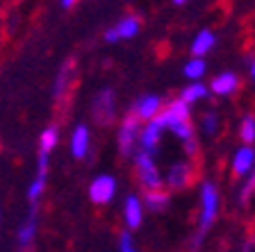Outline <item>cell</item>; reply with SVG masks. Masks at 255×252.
I'll list each match as a JSON object with an SVG mask.
<instances>
[{"label":"cell","mask_w":255,"mask_h":252,"mask_svg":"<svg viewBox=\"0 0 255 252\" xmlns=\"http://www.w3.org/2000/svg\"><path fill=\"white\" fill-rule=\"evenodd\" d=\"M201 230H198V237L194 248H198L201 243L203 234H205L210 227H212L214 218H217V211H219V193H217V186L212 182H205L203 184V191H201Z\"/></svg>","instance_id":"6da1fadb"},{"label":"cell","mask_w":255,"mask_h":252,"mask_svg":"<svg viewBox=\"0 0 255 252\" xmlns=\"http://www.w3.org/2000/svg\"><path fill=\"white\" fill-rule=\"evenodd\" d=\"M137 164V177L139 182L146 186V189H159L162 186V177H159V170L155 166V162L150 159V153H139L134 157Z\"/></svg>","instance_id":"7a4b0ae2"},{"label":"cell","mask_w":255,"mask_h":252,"mask_svg":"<svg viewBox=\"0 0 255 252\" xmlns=\"http://www.w3.org/2000/svg\"><path fill=\"white\" fill-rule=\"evenodd\" d=\"M114 193H117V179L110 177V175H98V177L91 182L89 198L94 200L96 205H107V202H112Z\"/></svg>","instance_id":"3957f363"},{"label":"cell","mask_w":255,"mask_h":252,"mask_svg":"<svg viewBox=\"0 0 255 252\" xmlns=\"http://www.w3.org/2000/svg\"><path fill=\"white\" fill-rule=\"evenodd\" d=\"M162 130H164V123H162V118H159L157 114H155L153 118H148V125L143 127L141 134H137L143 153H155V148H157V143H159V134H162Z\"/></svg>","instance_id":"277c9868"},{"label":"cell","mask_w":255,"mask_h":252,"mask_svg":"<svg viewBox=\"0 0 255 252\" xmlns=\"http://www.w3.org/2000/svg\"><path fill=\"white\" fill-rule=\"evenodd\" d=\"M137 134H139V118L132 116H126V121H123L121 130H119V146H121V153L123 155H130L134 148V141H137Z\"/></svg>","instance_id":"5b68a950"},{"label":"cell","mask_w":255,"mask_h":252,"mask_svg":"<svg viewBox=\"0 0 255 252\" xmlns=\"http://www.w3.org/2000/svg\"><path fill=\"white\" fill-rule=\"evenodd\" d=\"M191 182H194V166L187 164V162L175 164V166L169 170V175H166V184L175 191L187 189Z\"/></svg>","instance_id":"8992f818"},{"label":"cell","mask_w":255,"mask_h":252,"mask_svg":"<svg viewBox=\"0 0 255 252\" xmlns=\"http://www.w3.org/2000/svg\"><path fill=\"white\" fill-rule=\"evenodd\" d=\"M94 116L101 125H110L114 118V95L112 91H101V95H96L94 102Z\"/></svg>","instance_id":"52a82bcc"},{"label":"cell","mask_w":255,"mask_h":252,"mask_svg":"<svg viewBox=\"0 0 255 252\" xmlns=\"http://www.w3.org/2000/svg\"><path fill=\"white\" fill-rule=\"evenodd\" d=\"M134 116H137L139 121H148V118H153L155 114H159V109H162V100L157 98V95H143V98H139L137 102H134Z\"/></svg>","instance_id":"ba28073f"},{"label":"cell","mask_w":255,"mask_h":252,"mask_svg":"<svg viewBox=\"0 0 255 252\" xmlns=\"http://www.w3.org/2000/svg\"><path fill=\"white\" fill-rule=\"evenodd\" d=\"M237 86H239V80L235 73H221L212 80V91L217 95H230L237 91Z\"/></svg>","instance_id":"9c48e42d"},{"label":"cell","mask_w":255,"mask_h":252,"mask_svg":"<svg viewBox=\"0 0 255 252\" xmlns=\"http://www.w3.org/2000/svg\"><path fill=\"white\" fill-rule=\"evenodd\" d=\"M214 43H217L214 32H210V30L198 32L196 39H194V43H191V55H194V57H203V55H207L210 50H212Z\"/></svg>","instance_id":"30bf717a"},{"label":"cell","mask_w":255,"mask_h":252,"mask_svg":"<svg viewBox=\"0 0 255 252\" xmlns=\"http://www.w3.org/2000/svg\"><path fill=\"white\" fill-rule=\"evenodd\" d=\"M253 164H255V150L253 148H239L237 150V155H235V159H233V168H235V173L237 175H246L253 168Z\"/></svg>","instance_id":"8fae6325"},{"label":"cell","mask_w":255,"mask_h":252,"mask_svg":"<svg viewBox=\"0 0 255 252\" xmlns=\"http://www.w3.org/2000/svg\"><path fill=\"white\" fill-rule=\"evenodd\" d=\"M71 150L78 159L87 157V150H89V130L85 125H78L71 137Z\"/></svg>","instance_id":"7c38bea8"},{"label":"cell","mask_w":255,"mask_h":252,"mask_svg":"<svg viewBox=\"0 0 255 252\" xmlns=\"http://www.w3.org/2000/svg\"><path fill=\"white\" fill-rule=\"evenodd\" d=\"M126 223L130 230H137L141 225V202L134 195H130L126 200Z\"/></svg>","instance_id":"4fadbf2b"},{"label":"cell","mask_w":255,"mask_h":252,"mask_svg":"<svg viewBox=\"0 0 255 252\" xmlns=\"http://www.w3.org/2000/svg\"><path fill=\"white\" fill-rule=\"evenodd\" d=\"M143 202H146V207H148L150 211H164L166 205H169V193L162 189H148Z\"/></svg>","instance_id":"5bb4252c"},{"label":"cell","mask_w":255,"mask_h":252,"mask_svg":"<svg viewBox=\"0 0 255 252\" xmlns=\"http://www.w3.org/2000/svg\"><path fill=\"white\" fill-rule=\"evenodd\" d=\"M114 30H117L119 39H132L134 34L139 32V18L137 16H126V18H123Z\"/></svg>","instance_id":"9a60e30c"},{"label":"cell","mask_w":255,"mask_h":252,"mask_svg":"<svg viewBox=\"0 0 255 252\" xmlns=\"http://www.w3.org/2000/svg\"><path fill=\"white\" fill-rule=\"evenodd\" d=\"M171 132H173L178 139H182V141H189V139H194V127H191V121L189 118H180V121H173L171 123Z\"/></svg>","instance_id":"2e32d148"},{"label":"cell","mask_w":255,"mask_h":252,"mask_svg":"<svg viewBox=\"0 0 255 252\" xmlns=\"http://www.w3.org/2000/svg\"><path fill=\"white\" fill-rule=\"evenodd\" d=\"M203 95H207V89L203 86V84H189L185 91L180 93V100H185L187 105H191V102H196V100H201Z\"/></svg>","instance_id":"e0dca14e"},{"label":"cell","mask_w":255,"mask_h":252,"mask_svg":"<svg viewBox=\"0 0 255 252\" xmlns=\"http://www.w3.org/2000/svg\"><path fill=\"white\" fill-rule=\"evenodd\" d=\"M239 137L244 143H253L255 141V118L253 116H246L242 125H239Z\"/></svg>","instance_id":"ac0fdd59"},{"label":"cell","mask_w":255,"mask_h":252,"mask_svg":"<svg viewBox=\"0 0 255 252\" xmlns=\"http://www.w3.org/2000/svg\"><path fill=\"white\" fill-rule=\"evenodd\" d=\"M39 146H41V153L50 155V150L57 146V130H55V127H48L46 132H41V141H39Z\"/></svg>","instance_id":"d6986e66"},{"label":"cell","mask_w":255,"mask_h":252,"mask_svg":"<svg viewBox=\"0 0 255 252\" xmlns=\"http://www.w3.org/2000/svg\"><path fill=\"white\" fill-rule=\"evenodd\" d=\"M203 73H205V62H203V59H191V62H187V66H185L187 78L198 80V78H203Z\"/></svg>","instance_id":"ffe728a7"},{"label":"cell","mask_w":255,"mask_h":252,"mask_svg":"<svg viewBox=\"0 0 255 252\" xmlns=\"http://www.w3.org/2000/svg\"><path fill=\"white\" fill-rule=\"evenodd\" d=\"M43 186H46V173H39V177L32 182L30 191H27V200H30V202H37L39 195L43 193Z\"/></svg>","instance_id":"44dd1931"},{"label":"cell","mask_w":255,"mask_h":252,"mask_svg":"<svg viewBox=\"0 0 255 252\" xmlns=\"http://www.w3.org/2000/svg\"><path fill=\"white\" fill-rule=\"evenodd\" d=\"M71 73H73V62H66V66L62 69L59 80H57V89H55V93H57V95H62L64 89H66V84L71 82Z\"/></svg>","instance_id":"7402d4cb"},{"label":"cell","mask_w":255,"mask_h":252,"mask_svg":"<svg viewBox=\"0 0 255 252\" xmlns=\"http://www.w3.org/2000/svg\"><path fill=\"white\" fill-rule=\"evenodd\" d=\"M34 232H37V225H34V216H30L27 225L23 227L21 232H18V243H21V246H27V243L34 239Z\"/></svg>","instance_id":"603a6c76"},{"label":"cell","mask_w":255,"mask_h":252,"mask_svg":"<svg viewBox=\"0 0 255 252\" xmlns=\"http://www.w3.org/2000/svg\"><path fill=\"white\" fill-rule=\"evenodd\" d=\"M251 173V170H249ZM255 193V170L251 173V177L246 179V184H244V189H242V195H239V200H242V205H249V200H251V195Z\"/></svg>","instance_id":"cb8c5ba5"},{"label":"cell","mask_w":255,"mask_h":252,"mask_svg":"<svg viewBox=\"0 0 255 252\" xmlns=\"http://www.w3.org/2000/svg\"><path fill=\"white\" fill-rule=\"evenodd\" d=\"M219 127V116L214 114V111H210V114H205V118H203V130L207 132V134H214Z\"/></svg>","instance_id":"d4e9b609"},{"label":"cell","mask_w":255,"mask_h":252,"mask_svg":"<svg viewBox=\"0 0 255 252\" xmlns=\"http://www.w3.org/2000/svg\"><path fill=\"white\" fill-rule=\"evenodd\" d=\"M119 248H121L123 252H132V250H134L132 237H130V234H128V232H123V234H121V243H119Z\"/></svg>","instance_id":"484cf974"},{"label":"cell","mask_w":255,"mask_h":252,"mask_svg":"<svg viewBox=\"0 0 255 252\" xmlns=\"http://www.w3.org/2000/svg\"><path fill=\"white\" fill-rule=\"evenodd\" d=\"M105 41H110V43L119 41V34H117V30H114V27H112V30H107V32H105Z\"/></svg>","instance_id":"4316f807"},{"label":"cell","mask_w":255,"mask_h":252,"mask_svg":"<svg viewBox=\"0 0 255 252\" xmlns=\"http://www.w3.org/2000/svg\"><path fill=\"white\" fill-rule=\"evenodd\" d=\"M253 241H255V239H253ZM244 250H255V243H246Z\"/></svg>","instance_id":"83f0119b"},{"label":"cell","mask_w":255,"mask_h":252,"mask_svg":"<svg viewBox=\"0 0 255 252\" xmlns=\"http://www.w3.org/2000/svg\"><path fill=\"white\" fill-rule=\"evenodd\" d=\"M62 2H64V7H71V5L75 2V0H62Z\"/></svg>","instance_id":"f1b7e54d"},{"label":"cell","mask_w":255,"mask_h":252,"mask_svg":"<svg viewBox=\"0 0 255 252\" xmlns=\"http://www.w3.org/2000/svg\"><path fill=\"white\" fill-rule=\"evenodd\" d=\"M187 0H173V5H185Z\"/></svg>","instance_id":"f546056e"},{"label":"cell","mask_w":255,"mask_h":252,"mask_svg":"<svg viewBox=\"0 0 255 252\" xmlns=\"http://www.w3.org/2000/svg\"><path fill=\"white\" fill-rule=\"evenodd\" d=\"M251 75H253V80H255V62H253V66H251Z\"/></svg>","instance_id":"4dcf8cb0"}]
</instances>
